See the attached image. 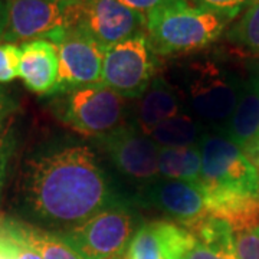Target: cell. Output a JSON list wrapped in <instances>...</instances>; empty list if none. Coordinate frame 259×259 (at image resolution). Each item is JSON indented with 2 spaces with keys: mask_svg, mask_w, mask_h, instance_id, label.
I'll return each instance as SVG.
<instances>
[{
  "mask_svg": "<svg viewBox=\"0 0 259 259\" xmlns=\"http://www.w3.org/2000/svg\"><path fill=\"white\" fill-rule=\"evenodd\" d=\"M137 229L136 214L122 200L61 235L82 259H108L127 253Z\"/></svg>",
  "mask_w": 259,
  "mask_h": 259,
  "instance_id": "obj_5",
  "label": "cell"
},
{
  "mask_svg": "<svg viewBox=\"0 0 259 259\" xmlns=\"http://www.w3.org/2000/svg\"><path fill=\"white\" fill-rule=\"evenodd\" d=\"M225 137L235 143L243 151L259 137V81L249 74L243 79L239 100L235 112L222 131Z\"/></svg>",
  "mask_w": 259,
  "mask_h": 259,
  "instance_id": "obj_17",
  "label": "cell"
},
{
  "mask_svg": "<svg viewBox=\"0 0 259 259\" xmlns=\"http://www.w3.org/2000/svg\"><path fill=\"white\" fill-rule=\"evenodd\" d=\"M20 55V45L0 42V83L12 82L18 78Z\"/></svg>",
  "mask_w": 259,
  "mask_h": 259,
  "instance_id": "obj_24",
  "label": "cell"
},
{
  "mask_svg": "<svg viewBox=\"0 0 259 259\" xmlns=\"http://www.w3.org/2000/svg\"><path fill=\"white\" fill-rule=\"evenodd\" d=\"M0 259H12V238L0 221Z\"/></svg>",
  "mask_w": 259,
  "mask_h": 259,
  "instance_id": "obj_29",
  "label": "cell"
},
{
  "mask_svg": "<svg viewBox=\"0 0 259 259\" xmlns=\"http://www.w3.org/2000/svg\"><path fill=\"white\" fill-rule=\"evenodd\" d=\"M108 259H125V255H124V256H115V258H108Z\"/></svg>",
  "mask_w": 259,
  "mask_h": 259,
  "instance_id": "obj_33",
  "label": "cell"
},
{
  "mask_svg": "<svg viewBox=\"0 0 259 259\" xmlns=\"http://www.w3.org/2000/svg\"><path fill=\"white\" fill-rule=\"evenodd\" d=\"M250 74L253 75V76H256V79L259 81V59H256L252 66H250Z\"/></svg>",
  "mask_w": 259,
  "mask_h": 259,
  "instance_id": "obj_32",
  "label": "cell"
},
{
  "mask_svg": "<svg viewBox=\"0 0 259 259\" xmlns=\"http://www.w3.org/2000/svg\"><path fill=\"white\" fill-rule=\"evenodd\" d=\"M125 259H127V258H125Z\"/></svg>",
  "mask_w": 259,
  "mask_h": 259,
  "instance_id": "obj_35",
  "label": "cell"
},
{
  "mask_svg": "<svg viewBox=\"0 0 259 259\" xmlns=\"http://www.w3.org/2000/svg\"><path fill=\"white\" fill-rule=\"evenodd\" d=\"M238 259H259V223L235 229Z\"/></svg>",
  "mask_w": 259,
  "mask_h": 259,
  "instance_id": "obj_23",
  "label": "cell"
},
{
  "mask_svg": "<svg viewBox=\"0 0 259 259\" xmlns=\"http://www.w3.org/2000/svg\"><path fill=\"white\" fill-rule=\"evenodd\" d=\"M228 39L259 55V0H253L241 19L232 25L228 30Z\"/></svg>",
  "mask_w": 259,
  "mask_h": 259,
  "instance_id": "obj_21",
  "label": "cell"
},
{
  "mask_svg": "<svg viewBox=\"0 0 259 259\" xmlns=\"http://www.w3.org/2000/svg\"><path fill=\"white\" fill-rule=\"evenodd\" d=\"M140 199L144 204L166 213L182 226L185 225L187 229L209 216L203 192L189 182L158 177L143 189Z\"/></svg>",
  "mask_w": 259,
  "mask_h": 259,
  "instance_id": "obj_12",
  "label": "cell"
},
{
  "mask_svg": "<svg viewBox=\"0 0 259 259\" xmlns=\"http://www.w3.org/2000/svg\"><path fill=\"white\" fill-rule=\"evenodd\" d=\"M19 199L22 212L30 219L62 231L122 202L93 148L72 140L51 141L29 156Z\"/></svg>",
  "mask_w": 259,
  "mask_h": 259,
  "instance_id": "obj_1",
  "label": "cell"
},
{
  "mask_svg": "<svg viewBox=\"0 0 259 259\" xmlns=\"http://www.w3.org/2000/svg\"><path fill=\"white\" fill-rule=\"evenodd\" d=\"M100 144L117 171L143 189L158 179L160 147L131 122L100 137Z\"/></svg>",
  "mask_w": 259,
  "mask_h": 259,
  "instance_id": "obj_9",
  "label": "cell"
},
{
  "mask_svg": "<svg viewBox=\"0 0 259 259\" xmlns=\"http://www.w3.org/2000/svg\"><path fill=\"white\" fill-rule=\"evenodd\" d=\"M194 242L193 232L164 221L139 226L130 242L127 259H177Z\"/></svg>",
  "mask_w": 259,
  "mask_h": 259,
  "instance_id": "obj_13",
  "label": "cell"
},
{
  "mask_svg": "<svg viewBox=\"0 0 259 259\" xmlns=\"http://www.w3.org/2000/svg\"><path fill=\"white\" fill-rule=\"evenodd\" d=\"M55 108L62 122L95 139L118 128L125 117L124 98L102 82L62 93Z\"/></svg>",
  "mask_w": 259,
  "mask_h": 259,
  "instance_id": "obj_6",
  "label": "cell"
},
{
  "mask_svg": "<svg viewBox=\"0 0 259 259\" xmlns=\"http://www.w3.org/2000/svg\"><path fill=\"white\" fill-rule=\"evenodd\" d=\"M243 78L218 61L192 64L185 74V107L210 131H222L235 112Z\"/></svg>",
  "mask_w": 259,
  "mask_h": 259,
  "instance_id": "obj_4",
  "label": "cell"
},
{
  "mask_svg": "<svg viewBox=\"0 0 259 259\" xmlns=\"http://www.w3.org/2000/svg\"><path fill=\"white\" fill-rule=\"evenodd\" d=\"M121 5H124L125 8L139 12L141 15H148L151 10H154L158 6H161L163 3H166L167 0H118Z\"/></svg>",
  "mask_w": 259,
  "mask_h": 259,
  "instance_id": "obj_27",
  "label": "cell"
},
{
  "mask_svg": "<svg viewBox=\"0 0 259 259\" xmlns=\"http://www.w3.org/2000/svg\"><path fill=\"white\" fill-rule=\"evenodd\" d=\"M235 19L190 0H167L146 15V35L157 55L190 54L212 45Z\"/></svg>",
  "mask_w": 259,
  "mask_h": 259,
  "instance_id": "obj_3",
  "label": "cell"
},
{
  "mask_svg": "<svg viewBox=\"0 0 259 259\" xmlns=\"http://www.w3.org/2000/svg\"><path fill=\"white\" fill-rule=\"evenodd\" d=\"M199 6L228 15L232 19H236L243 9H246L253 0H190Z\"/></svg>",
  "mask_w": 259,
  "mask_h": 259,
  "instance_id": "obj_25",
  "label": "cell"
},
{
  "mask_svg": "<svg viewBox=\"0 0 259 259\" xmlns=\"http://www.w3.org/2000/svg\"><path fill=\"white\" fill-rule=\"evenodd\" d=\"M202 171L200 146L163 147L158 154V177L197 185Z\"/></svg>",
  "mask_w": 259,
  "mask_h": 259,
  "instance_id": "obj_19",
  "label": "cell"
},
{
  "mask_svg": "<svg viewBox=\"0 0 259 259\" xmlns=\"http://www.w3.org/2000/svg\"><path fill=\"white\" fill-rule=\"evenodd\" d=\"M202 171L199 189L209 214L248 226L259 212V170L248 154L219 131H207L200 143Z\"/></svg>",
  "mask_w": 259,
  "mask_h": 259,
  "instance_id": "obj_2",
  "label": "cell"
},
{
  "mask_svg": "<svg viewBox=\"0 0 259 259\" xmlns=\"http://www.w3.org/2000/svg\"><path fill=\"white\" fill-rule=\"evenodd\" d=\"M19 78L30 93L54 95L58 93L59 59L55 44L47 39H33L20 45Z\"/></svg>",
  "mask_w": 259,
  "mask_h": 259,
  "instance_id": "obj_14",
  "label": "cell"
},
{
  "mask_svg": "<svg viewBox=\"0 0 259 259\" xmlns=\"http://www.w3.org/2000/svg\"><path fill=\"white\" fill-rule=\"evenodd\" d=\"M186 110L183 97L163 75H156L133 108L131 124L144 134H150L158 124Z\"/></svg>",
  "mask_w": 259,
  "mask_h": 259,
  "instance_id": "obj_15",
  "label": "cell"
},
{
  "mask_svg": "<svg viewBox=\"0 0 259 259\" xmlns=\"http://www.w3.org/2000/svg\"><path fill=\"white\" fill-rule=\"evenodd\" d=\"M18 110V104L8 95V93L0 88V122L9 120L10 115Z\"/></svg>",
  "mask_w": 259,
  "mask_h": 259,
  "instance_id": "obj_28",
  "label": "cell"
},
{
  "mask_svg": "<svg viewBox=\"0 0 259 259\" xmlns=\"http://www.w3.org/2000/svg\"><path fill=\"white\" fill-rule=\"evenodd\" d=\"M189 231L196 239L177 259H238L235 229L228 221L209 214Z\"/></svg>",
  "mask_w": 259,
  "mask_h": 259,
  "instance_id": "obj_16",
  "label": "cell"
},
{
  "mask_svg": "<svg viewBox=\"0 0 259 259\" xmlns=\"http://www.w3.org/2000/svg\"><path fill=\"white\" fill-rule=\"evenodd\" d=\"M16 148V134L13 122L9 120L0 122V197L6 185L10 161Z\"/></svg>",
  "mask_w": 259,
  "mask_h": 259,
  "instance_id": "obj_22",
  "label": "cell"
},
{
  "mask_svg": "<svg viewBox=\"0 0 259 259\" xmlns=\"http://www.w3.org/2000/svg\"><path fill=\"white\" fill-rule=\"evenodd\" d=\"M74 28L81 29L107 49L144 32L146 16L118 0H78Z\"/></svg>",
  "mask_w": 259,
  "mask_h": 259,
  "instance_id": "obj_10",
  "label": "cell"
},
{
  "mask_svg": "<svg viewBox=\"0 0 259 259\" xmlns=\"http://www.w3.org/2000/svg\"><path fill=\"white\" fill-rule=\"evenodd\" d=\"M157 54L146 32L105 49L101 82L122 98L137 100L157 72Z\"/></svg>",
  "mask_w": 259,
  "mask_h": 259,
  "instance_id": "obj_8",
  "label": "cell"
},
{
  "mask_svg": "<svg viewBox=\"0 0 259 259\" xmlns=\"http://www.w3.org/2000/svg\"><path fill=\"white\" fill-rule=\"evenodd\" d=\"M209 130L194 117L187 108L177 115L158 124L148 137L158 147H190L200 146Z\"/></svg>",
  "mask_w": 259,
  "mask_h": 259,
  "instance_id": "obj_18",
  "label": "cell"
},
{
  "mask_svg": "<svg viewBox=\"0 0 259 259\" xmlns=\"http://www.w3.org/2000/svg\"><path fill=\"white\" fill-rule=\"evenodd\" d=\"M245 153L248 154V157L252 160V163H253L255 166H259V137L255 140V143H253Z\"/></svg>",
  "mask_w": 259,
  "mask_h": 259,
  "instance_id": "obj_30",
  "label": "cell"
},
{
  "mask_svg": "<svg viewBox=\"0 0 259 259\" xmlns=\"http://www.w3.org/2000/svg\"><path fill=\"white\" fill-rule=\"evenodd\" d=\"M59 59L58 93L101 83L105 48L81 29L71 28L55 42Z\"/></svg>",
  "mask_w": 259,
  "mask_h": 259,
  "instance_id": "obj_11",
  "label": "cell"
},
{
  "mask_svg": "<svg viewBox=\"0 0 259 259\" xmlns=\"http://www.w3.org/2000/svg\"><path fill=\"white\" fill-rule=\"evenodd\" d=\"M10 223L19 238L30 245L42 259H82L61 233H52L23 223Z\"/></svg>",
  "mask_w": 259,
  "mask_h": 259,
  "instance_id": "obj_20",
  "label": "cell"
},
{
  "mask_svg": "<svg viewBox=\"0 0 259 259\" xmlns=\"http://www.w3.org/2000/svg\"><path fill=\"white\" fill-rule=\"evenodd\" d=\"M78 0H5V29L0 42L47 39L55 44L74 28Z\"/></svg>",
  "mask_w": 259,
  "mask_h": 259,
  "instance_id": "obj_7",
  "label": "cell"
},
{
  "mask_svg": "<svg viewBox=\"0 0 259 259\" xmlns=\"http://www.w3.org/2000/svg\"><path fill=\"white\" fill-rule=\"evenodd\" d=\"M256 167H258V170H259V166H256Z\"/></svg>",
  "mask_w": 259,
  "mask_h": 259,
  "instance_id": "obj_34",
  "label": "cell"
},
{
  "mask_svg": "<svg viewBox=\"0 0 259 259\" xmlns=\"http://www.w3.org/2000/svg\"><path fill=\"white\" fill-rule=\"evenodd\" d=\"M5 29V0H0V37Z\"/></svg>",
  "mask_w": 259,
  "mask_h": 259,
  "instance_id": "obj_31",
  "label": "cell"
},
{
  "mask_svg": "<svg viewBox=\"0 0 259 259\" xmlns=\"http://www.w3.org/2000/svg\"><path fill=\"white\" fill-rule=\"evenodd\" d=\"M3 225L12 238V259H42V256L30 245L19 238L18 233L12 228L10 221H3Z\"/></svg>",
  "mask_w": 259,
  "mask_h": 259,
  "instance_id": "obj_26",
  "label": "cell"
}]
</instances>
